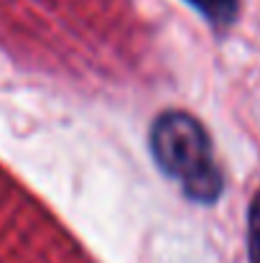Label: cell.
I'll use <instances>...</instances> for the list:
<instances>
[{
  "label": "cell",
  "mask_w": 260,
  "mask_h": 263,
  "mask_svg": "<svg viewBox=\"0 0 260 263\" xmlns=\"http://www.w3.org/2000/svg\"><path fill=\"white\" fill-rule=\"evenodd\" d=\"M248 258L250 263H260V192L253 197L248 212Z\"/></svg>",
  "instance_id": "3"
},
{
  "label": "cell",
  "mask_w": 260,
  "mask_h": 263,
  "mask_svg": "<svg viewBox=\"0 0 260 263\" xmlns=\"http://www.w3.org/2000/svg\"><path fill=\"white\" fill-rule=\"evenodd\" d=\"M186 3L194 5L217 28L232 26L237 21V13H240V3L237 0H186Z\"/></svg>",
  "instance_id": "2"
},
{
  "label": "cell",
  "mask_w": 260,
  "mask_h": 263,
  "mask_svg": "<svg viewBox=\"0 0 260 263\" xmlns=\"http://www.w3.org/2000/svg\"><path fill=\"white\" fill-rule=\"evenodd\" d=\"M151 154L158 169L181 184V192L199 204H214L225 179L214 161L212 141L204 125L184 112L166 110L151 125Z\"/></svg>",
  "instance_id": "1"
}]
</instances>
